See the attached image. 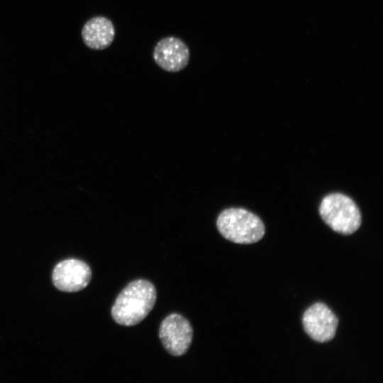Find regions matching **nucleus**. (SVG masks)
Segmentation results:
<instances>
[{
    "instance_id": "nucleus-8",
    "label": "nucleus",
    "mask_w": 383,
    "mask_h": 383,
    "mask_svg": "<svg viewBox=\"0 0 383 383\" xmlns=\"http://www.w3.org/2000/svg\"><path fill=\"white\" fill-rule=\"evenodd\" d=\"M115 28L112 21L105 16L89 19L82 29L84 43L90 49L101 50L109 47L114 40Z\"/></svg>"
},
{
    "instance_id": "nucleus-6",
    "label": "nucleus",
    "mask_w": 383,
    "mask_h": 383,
    "mask_svg": "<svg viewBox=\"0 0 383 383\" xmlns=\"http://www.w3.org/2000/svg\"><path fill=\"white\" fill-rule=\"evenodd\" d=\"M91 272L89 265L77 259L63 260L55 267L52 279L55 287L65 292H76L90 282Z\"/></svg>"
},
{
    "instance_id": "nucleus-2",
    "label": "nucleus",
    "mask_w": 383,
    "mask_h": 383,
    "mask_svg": "<svg viewBox=\"0 0 383 383\" xmlns=\"http://www.w3.org/2000/svg\"><path fill=\"white\" fill-rule=\"evenodd\" d=\"M216 226L226 239L238 244L257 243L265 233L262 220L242 208H230L223 211L218 216Z\"/></svg>"
},
{
    "instance_id": "nucleus-5",
    "label": "nucleus",
    "mask_w": 383,
    "mask_h": 383,
    "mask_svg": "<svg viewBox=\"0 0 383 383\" xmlns=\"http://www.w3.org/2000/svg\"><path fill=\"white\" fill-rule=\"evenodd\" d=\"M302 323L305 332L313 340L325 343L334 338L338 319L326 304L318 302L305 311Z\"/></svg>"
},
{
    "instance_id": "nucleus-3",
    "label": "nucleus",
    "mask_w": 383,
    "mask_h": 383,
    "mask_svg": "<svg viewBox=\"0 0 383 383\" xmlns=\"http://www.w3.org/2000/svg\"><path fill=\"white\" fill-rule=\"evenodd\" d=\"M319 213L332 230L343 235L355 233L362 222L360 211L355 201L341 193H332L323 197Z\"/></svg>"
},
{
    "instance_id": "nucleus-7",
    "label": "nucleus",
    "mask_w": 383,
    "mask_h": 383,
    "mask_svg": "<svg viewBox=\"0 0 383 383\" xmlns=\"http://www.w3.org/2000/svg\"><path fill=\"white\" fill-rule=\"evenodd\" d=\"M152 57L162 70L177 72L184 69L190 60L187 45L180 38L168 36L160 40L155 45Z\"/></svg>"
},
{
    "instance_id": "nucleus-1",
    "label": "nucleus",
    "mask_w": 383,
    "mask_h": 383,
    "mask_svg": "<svg viewBox=\"0 0 383 383\" xmlns=\"http://www.w3.org/2000/svg\"><path fill=\"white\" fill-rule=\"evenodd\" d=\"M156 298L155 287L149 281L138 279L131 282L116 297L111 308V316L119 325H137L153 309Z\"/></svg>"
},
{
    "instance_id": "nucleus-4",
    "label": "nucleus",
    "mask_w": 383,
    "mask_h": 383,
    "mask_svg": "<svg viewBox=\"0 0 383 383\" xmlns=\"http://www.w3.org/2000/svg\"><path fill=\"white\" fill-rule=\"evenodd\" d=\"M159 338L170 354L182 356L187 352L191 345L193 329L184 317L178 313H172L161 323Z\"/></svg>"
}]
</instances>
